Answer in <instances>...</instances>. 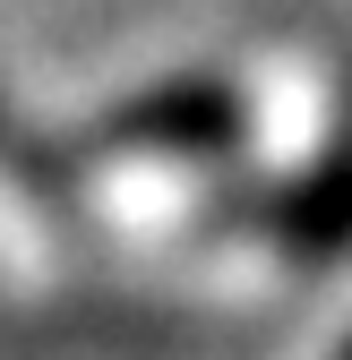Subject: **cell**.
Wrapping results in <instances>:
<instances>
[{"instance_id": "cell-1", "label": "cell", "mask_w": 352, "mask_h": 360, "mask_svg": "<svg viewBox=\"0 0 352 360\" xmlns=\"http://www.w3.org/2000/svg\"><path fill=\"white\" fill-rule=\"evenodd\" d=\"M335 360H352V335H344V343H335Z\"/></svg>"}]
</instances>
